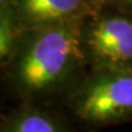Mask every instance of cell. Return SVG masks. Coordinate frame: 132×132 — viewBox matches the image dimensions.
<instances>
[{
    "label": "cell",
    "instance_id": "3957f363",
    "mask_svg": "<svg viewBox=\"0 0 132 132\" xmlns=\"http://www.w3.org/2000/svg\"><path fill=\"white\" fill-rule=\"evenodd\" d=\"M89 47L98 62L110 67L132 64V22L123 18H107L89 33Z\"/></svg>",
    "mask_w": 132,
    "mask_h": 132
},
{
    "label": "cell",
    "instance_id": "7a4b0ae2",
    "mask_svg": "<svg viewBox=\"0 0 132 132\" xmlns=\"http://www.w3.org/2000/svg\"><path fill=\"white\" fill-rule=\"evenodd\" d=\"M78 112L89 121H110L132 113V73L99 76L85 90Z\"/></svg>",
    "mask_w": 132,
    "mask_h": 132
},
{
    "label": "cell",
    "instance_id": "ba28073f",
    "mask_svg": "<svg viewBox=\"0 0 132 132\" xmlns=\"http://www.w3.org/2000/svg\"><path fill=\"white\" fill-rule=\"evenodd\" d=\"M0 1H1V3H3V2H6L7 0H0Z\"/></svg>",
    "mask_w": 132,
    "mask_h": 132
},
{
    "label": "cell",
    "instance_id": "8992f818",
    "mask_svg": "<svg viewBox=\"0 0 132 132\" xmlns=\"http://www.w3.org/2000/svg\"><path fill=\"white\" fill-rule=\"evenodd\" d=\"M1 35H0V52L1 57L6 56L9 53L10 44H11V29H10V21L7 15L2 14L1 18Z\"/></svg>",
    "mask_w": 132,
    "mask_h": 132
},
{
    "label": "cell",
    "instance_id": "277c9868",
    "mask_svg": "<svg viewBox=\"0 0 132 132\" xmlns=\"http://www.w3.org/2000/svg\"><path fill=\"white\" fill-rule=\"evenodd\" d=\"M81 0H22L21 8L29 20L46 22L59 20L75 11Z\"/></svg>",
    "mask_w": 132,
    "mask_h": 132
},
{
    "label": "cell",
    "instance_id": "5b68a950",
    "mask_svg": "<svg viewBox=\"0 0 132 132\" xmlns=\"http://www.w3.org/2000/svg\"><path fill=\"white\" fill-rule=\"evenodd\" d=\"M9 132H59L50 119L42 114L29 113L20 117Z\"/></svg>",
    "mask_w": 132,
    "mask_h": 132
},
{
    "label": "cell",
    "instance_id": "6da1fadb",
    "mask_svg": "<svg viewBox=\"0 0 132 132\" xmlns=\"http://www.w3.org/2000/svg\"><path fill=\"white\" fill-rule=\"evenodd\" d=\"M79 53V32L74 26L44 31L28 47L19 64V78L30 90L50 87L66 73Z\"/></svg>",
    "mask_w": 132,
    "mask_h": 132
},
{
    "label": "cell",
    "instance_id": "52a82bcc",
    "mask_svg": "<svg viewBox=\"0 0 132 132\" xmlns=\"http://www.w3.org/2000/svg\"><path fill=\"white\" fill-rule=\"evenodd\" d=\"M109 1H120V2H132V0H109Z\"/></svg>",
    "mask_w": 132,
    "mask_h": 132
}]
</instances>
